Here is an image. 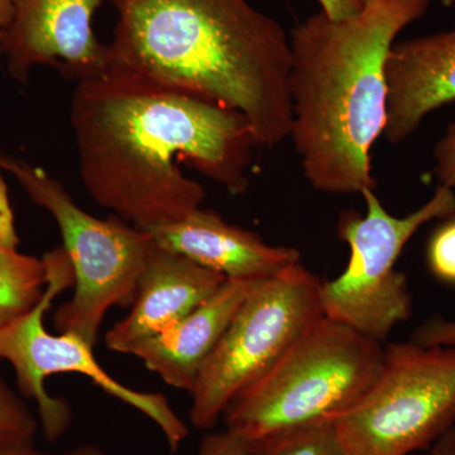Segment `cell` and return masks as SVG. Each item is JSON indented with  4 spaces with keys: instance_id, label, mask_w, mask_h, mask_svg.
Segmentation results:
<instances>
[{
    "instance_id": "ba28073f",
    "label": "cell",
    "mask_w": 455,
    "mask_h": 455,
    "mask_svg": "<svg viewBox=\"0 0 455 455\" xmlns=\"http://www.w3.org/2000/svg\"><path fill=\"white\" fill-rule=\"evenodd\" d=\"M455 424V347H385L370 390L334 421L350 455H411Z\"/></svg>"
},
{
    "instance_id": "484cf974",
    "label": "cell",
    "mask_w": 455,
    "mask_h": 455,
    "mask_svg": "<svg viewBox=\"0 0 455 455\" xmlns=\"http://www.w3.org/2000/svg\"><path fill=\"white\" fill-rule=\"evenodd\" d=\"M13 17V7L11 0H0V40L12 22Z\"/></svg>"
},
{
    "instance_id": "5b68a950",
    "label": "cell",
    "mask_w": 455,
    "mask_h": 455,
    "mask_svg": "<svg viewBox=\"0 0 455 455\" xmlns=\"http://www.w3.org/2000/svg\"><path fill=\"white\" fill-rule=\"evenodd\" d=\"M2 170L52 215L73 266L75 291L56 311L57 331L76 335L94 348L108 310L133 304L155 242L145 230L83 211L41 167L7 157Z\"/></svg>"
},
{
    "instance_id": "52a82bcc",
    "label": "cell",
    "mask_w": 455,
    "mask_h": 455,
    "mask_svg": "<svg viewBox=\"0 0 455 455\" xmlns=\"http://www.w3.org/2000/svg\"><path fill=\"white\" fill-rule=\"evenodd\" d=\"M367 212L341 214L338 233L348 244L349 262L334 280L320 283V302L328 319L383 343L411 315V295L396 262L424 224L455 217L454 188L440 187L429 202L406 217L391 215L374 190L362 193Z\"/></svg>"
},
{
    "instance_id": "cb8c5ba5",
    "label": "cell",
    "mask_w": 455,
    "mask_h": 455,
    "mask_svg": "<svg viewBox=\"0 0 455 455\" xmlns=\"http://www.w3.org/2000/svg\"><path fill=\"white\" fill-rule=\"evenodd\" d=\"M0 455H52L42 453L33 448L32 443L27 444H9L0 445ZM59 455H104L103 451L94 445H84V447L75 448L73 451H66Z\"/></svg>"
},
{
    "instance_id": "6da1fadb",
    "label": "cell",
    "mask_w": 455,
    "mask_h": 455,
    "mask_svg": "<svg viewBox=\"0 0 455 455\" xmlns=\"http://www.w3.org/2000/svg\"><path fill=\"white\" fill-rule=\"evenodd\" d=\"M83 185L98 205L139 229L202 208L205 188L187 164L244 194L254 147L236 110L107 68L77 80L70 110Z\"/></svg>"
},
{
    "instance_id": "4fadbf2b",
    "label": "cell",
    "mask_w": 455,
    "mask_h": 455,
    "mask_svg": "<svg viewBox=\"0 0 455 455\" xmlns=\"http://www.w3.org/2000/svg\"><path fill=\"white\" fill-rule=\"evenodd\" d=\"M386 140L403 142L425 116L455 101V29L396 42L386 64Z\"/></svg>"
},
{
    "instance_id": "7c38bea8",
    "label": "cell",
    "mask_w": 455,
    "mask_h": 455,
    "mask_svg": "<svg viewBox=\"0 0 455 455\" xmlns=\"http://www.w3.org/2000/svg\"><path fill=\"white\" fill-rule=\"evenodd\" d=\"M145 232L158 247L220 272L227 280H266L301 259L295 248L267 244L256 233L228 223L211 209L199 208L184 220Z\"/></svg>"
},
{
    "instance_id": "9c48e42d",
    "label": "cell",
    "mask_w": 455,
    "mask_h": 455,
    "mask_svg": "<svg viewBox=\"0 0 455 455\" xmlns=\"http://www.w3.org/2000/svg\"><path fill=\"white\" fill-rule=\"evenodd\" d=\"M42 259L47 271L46 290L29 313L0 331V358L13 368L20 394L37 405L46 439L60 438L70 425L73 415L65 400L51 396L44 381L53 374L77 373L88 377L109 396L146 415L163 431L171 451H178L188 438V427L164 395L127 387L98 363L92 347L82 338L68 333L51 334L46 331L44 314L60 293L74 286L75 276L64 248L44 253Z\"/></svg>"
},
{
    "instance_id": "7402d4cb",
    "label": "cell",
    "mask_w": 455,
    "mask_h": 455,
    "mask_svg": "<svg viewBox=\"0 0 455 455\" xmlns=\"http://www.w3.org/2000/svg\"><path fill=\"white\" fill-rule=\"evenodd\" d=\"M18 245L20 236L17 233L13 208L9 199L8 187L0 175V247L18 248Z\"/></svg>"
},
{
    "instance_id": "5bb4252c",
    "label": "cell",
    "mask_w": 455,
    "mask_h": 455,
    "mask_svg": "<svg viewBox=\"0 0 455 455\" xmlns=\"http://www.w3.org/2000/svg\"><path fill=\"white\" fill-rule=\"evenodd\" d=\"M254 283V281H253ZM253 283L227 280L188 316L132 350L164 383L190 394L200 371L217 347Z\"/></svg>"
},
{
    "instance_id": "ac0fdd59",
    "label": "cell",
    "mask_w": 455,
    "mask_h": 455,
    "mask_svg": "<svg viewBox=\"0 0 455 455\" xmlns=\"http://www.w3.org/2000/svg\"><path fill=\"white\" fill-rule=\"evenodd\" d=\"M427 265L436 280L455 284V217L444 220L431 235L427 247Z\"/></svg>"
},
{
    "instance_id": "d4e9b609",
    "label": "cell",
    "mask_w": 455,
    "mask_h": 455,
    "mask_svg": "<svg viewBox=\"0 0 455 455\" xmlns=\"http://www.w3.org/2000/svg\"><path fill=\"white\" fill-rule=\"evenodd\" d=\"M424 455H455V427L440 436Z\"/></svg>"
},
{
    "instance_id": "7a4b0ae2",
    "label": "cell",
    "mask_w": 455,
    "mask_h": 455,
    "mask_svg": "<svg viewBox=\"0 0 455 455\" xmlns=\"http://www.w3.org/2000/svg\"><path fill=\"white\" fill-rule=\"evenodd\" d=\"M107 66L243 114L259 146L289 139L290 35L248 0H110Z\"/></svg>"
},
{
    "instance_id": "603a6c76",
    "label": "cell",
    "mask_w": 455,
    "mask_h": 455,
    "mask_svg": "<svg viewBox=\"0 0 455 455\" xmlns=\"http://www.w3.org/2000/svg\"><path fill=\"white\" fill-rule=\"evenodd\" d=\"M323 13L334 20L355 16L363 8L362 0H317Z\"/></svg>"
},
{
    "instance_id": "9a60e30c",
    "label": "cell",
    "mask_w": 455,
    "mask_h": 455,
    "mask_svg": "<svg viewBox=\"0 0 455 455\" xmlns=\"http://www.w3.org/2000/svg\"><path fill=\"white\" fill-rule=\"evenodd\" d=\"M47 284L44 259L0 247V331L40 302Z\"/></svg>"
},
{
    "instance_id": "277c9868",
    "label": "cell",
    "mask_w": 455,
    "mask_h": 455,
    "mask_svg": "<svg viewBox=\"0 0 455 455\" xmlns=\"http://www.w3.org/2000/svg\"><path fill=\"white\" fill-rule=\"evenodd\" d=\"M385 347L323 316L267 373L232 401L229 433L259 445L335 421L357 405L381 371Z\"/></svg>"
},
{
    "instance_id": "2e32d148",
    "label": "cell",
    "mask_w": 455,
    "mask_h": 455,
    "mask_svg": "<svg viewBox=\"0 0 455 455\" xmlns=\"http://www.w3.org/2000/svg\"><path fill=\"white\" fill-rule=\"evenodd\" d=\"M252 447L257 455H350L341 444L334 421L292 431Z\"/></svg>"
},
{
    "instance_id": "d6986e66",
    "label": "cell",
    "mask_w": 455,
    "mask_h": 455,
    "mask_svg": "<svg viewBox=\"0 0 455 455\" xmlns=\"http://www.w3.org/2000/svg\"><path fill=\"white\" fill-rule=\"evenodd\" d=\"M410 340L423 347H455V316L427 320L415 329Z\"/></svg>"
},
{
    "instance_id": "ffe728a7",
    "label": "cell",
    "mask_w": 455,
    "mask_h": 455,
    "mask_svg": "<svg viewBox=\"0 0 455 455\" xmlns=\"http://www.w3.org/2000/svg\"><path fill=\"white\" fill-rule=\"evenodd\" d=\"M435 175L442 187L455 188V123L448 125L444 136L434 148Z\"/></svg>"
},
{
    "instance_id": "30bf717a",
    "label": "cell",
    "mask_w": 455,
    "mask_h": 455,
    "mask_svg": "<svg viewBox=\"0 0 455 455\" xmlns=\"http://www.w3.org/2000/svg\"><path fill=\"white\" fill-rule=\"evenodd\" d=\"M104 0H11L13 17L0 40L8 73L26 82L33 68L61 65L75 79L107 68L106 44L92 27Z\"/></svg>"
},
{
    "instance_id": "e0dca14e",
    "label": "cell",
    "mask_w": 455,
    "mask_h": 455,
    "mask_svg": "<svg viewBox=\"0 0 455 455\" xmlns=\"http://www.w3.org/2000/svg\"><path fill=\"white\" fill-rule=\"evenodd\" d=\"M37 427L31 410L0 374V445L32 443Z\"/></svg>"
},
{
    "instance_id": "3957f363",
    "label": "cell",
    "mask_w": 455,
    "mask_h": 455,
    "mask_svg": "<svg viewBox=\"0 0 455 455\" xmlns=\"http://www.w3.org/2000/svg\"><path fill=\"white\" fill-rule=\"evenodd\" d=\"M430 0H370L334 20L322 11L290 33L292 140L302 172L320 193L376 188L371 149L387 122L386 64L396 38Z\"/></svg>"
},
{
    "instance_id": "83f0119b",
    "label": "cell",
    "mask_w": 455,
    "mask_h": 455,
    "mask_svg": "<svg viewBox=\"0 0 455 455\" xmlns=\"http://www.w3.org/2000/svg\"><path fill=\"white\" fill-rule=\"evenodd\" d=\"M8 156H5L2 152V148H0V170L3 169V164H4L5 160H7Z\"/></svg>"
},
{
    "instance_id": "8992f818",
    "label": "cell",
    "mask_w": 455,
    "mask_h": 455,
    "mask_svg": "<svg viewBox=\"0 0 455 455\" xmlns=\"http://www.w3.org/2000/svg\"><path fill=\"white\" fill-rule=\"evenodd\" d=\"M320 283L300 262L254 281L190 392V421L196 429L214 427L232 401L324 316Z\"/></svg>"
},
{
    "instance_id": "f1b7e54d",
    "label": "cell",
    "mask_w": 455,
    "mask_h": 455,
    "mask_svg": "<svg viewBox=\"0 0 455 455\" xmlns=\"http://www.w3.org/2000/svg\"><path fill=\"white\" fill-rule=\"evenodd\" d=\"M363 2V4H366L367 2H370V0H362Z\"/></svg>"
},
{
    "instance_id": "44dd1931",
    "label": "cell",
    "mask_w": 455,
    "mask_h": 455,
    "mask_svg": "<svg viewBox=\"0 0 455 455\" xmlns=\"http://www.w3.org/2000/svg\"><path fill=\"white\" fill-rule=\"evenodd\" d=\"M197 455H257V451L250 443L224 430L206 436Z\"/></svg>"
},
{
    "instance_id": "8fae6325",
    "label": "cell",
    "mask_w": 455,
    "mask_h": 455,
    "mask_svg": "<svg viewBox=\"0 0 455 455\" xmlns=\"http://www.w3.org/2000/svg\"><path fill=\"white\" fill-rule=\"evenodd\" d=\"M226 281L220 272L155 243L130 314L109 329L107 348L131 355L140 344L167 331L211 299Z\"/></svg>"
},
{
    "instance_id": "4316f807",
    "label": "cell",
    "mask_w": 455,
    "mask_h": 455,
    "mask_svg": "<svg viewBox=\"0 0 455 455\" xmlns=\"http://www.w3.org/2000/svg\"><path fill=\"white\" fill-rule=\"evenodd\" d=\"M440 2L445 8H451L455 4V0H440Z\"/></svg>"
}]
</instances>
